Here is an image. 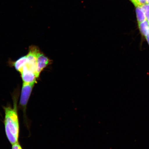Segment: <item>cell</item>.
I'll return each instance as SVG.
<instances>
[{"mask_svg": "<svg viewBox=\"0 0 149 149\" xmlns=\"http://www.w3.org/2000/svg\"><path fill=\"white\" fill-rule=\"evenodd\" d=\"M13 107L3 108L5 111L4 124L7 139L12 145L18 142L19 136V122L16 101H14Z\"/></svg>", "mask_w": 149, "mask_h": 149, "instance_id": "6da1fadb", "label": "cell"}, {"mask_svg": "<svg viewBox=\"0 0 149 149\" xmlns=\"http://www.w3.org/2000/svg\"><path fill=\"white\" fill-rule=\"evenodd\" d=\"M40 50L35 46H31L29 47V53L26 55L27 65L30 70L34 72L36 76L37 70V57Z\"/></svg>", "mask_w": 149, "mask_h": 149, "instance_id": "7a4b0ae2", "label": "cell"}, {"mask_svg": "<svg viewBox=\"0 0 149 149\" xmlns=\"http://www.w3.org/2000/svg\"><path fill=\"white\" fill-rule=\"evenodd\" d=\"M35 84L23 83L19 102L20 107L25 112L26 107Z\"/></svg>", "mask_w": 149, "mask_h": 149, "instance_id": "3957f363", "label": "cell"}, {"mask_svg": "<svg viewBox=\"0 0 149 149\" xmlns=\"http://www.w3.org/2000/svg\"><path fill=\"white\" fill-rule=\"evenodd\" d=\"M20 73L23 83L35 84L36 83L37 78L36 74L28 68L26 65L23 67Z\"/></svg>", "mask_w": 149, "mask_h": 149, "instance_id": "277c9868", "label": "cell"}, {"mask_svg": "<svg viewBox=\"0 0 149 149\" xmlns=\"http://www.w3.org/2000/svg\"><path fill=\"white\" fill-rule=\"evenodd\" d=\"M50 62L49 59L47 57L40 52H39L37 57V79L39 77L42 70L49 64Z\"/></svg>", "mask_w": 149, "mask_h": 149, "instance_id": "5b68a950", "label": "cell"}, {"mask_svg": "<svg viewBox=\"0 0 149 149\" xmlns=\"http://www.w3.org/2000/svg\"><path fill=\"white\" fill-rule=\"evenodd\" d=\"M139 29L141 36V42L145 40V37L149 33V25L147 20L138 24Z\"/></svg>", "mask_w": 149, "mask_h": 149, "instance_id": "8992f818", "label": "cell"}, {"mask_svg": "<svg viewBox=\"0 0 149 149\" xmlns=\"http://www.w3.org/2000/svg\"><path fill=\"white\" fill-rule=\"evenodd\" d=\"M26 56L20 57L17 60L11 62V64L14 66L17 71L20 72L23 67L26 64Z\"/></svg>", "mask_w": 149, "mask_h": 149, "instance_id": "52a82bcc", "label": "cell"}, {"mask_svg": "<svg viewBox=\"0 0 149 149\" xmlns=\"http://www.w3.org/2000/svg\"><path fill=\"white\" fill-rule=\"evenodd\" d=\"M136 7V13L138 24L141 23L146 20V16L141 5H137Z\"/></svg>", "mask_w": 149, "mask_h": 149, "instance_id": "ba28073f", "label": "cell"}, {"mask_svg": "<svg viewBox=\"0 0 149 149\" xmlns=\"http://www.w3.org/2000/svg\"><path fill=\"white\" fill-rule=\"evenodd\" d=\"M144 10L146 20L148 21L149 25V5L145 4L141 5Z\"/></svg>", "mask_w": 149, "mask_h": 149, "instance_id": "9c48e42d", "label": "cell"}, {"mask_svg": "<svg viewBox=\"0 0 149 149\" xmlns=\"http://www.w3.org/2000/svg\"><path fill=\"white\" fill-rule=\"evenodd\" d=\"M12 149H23L19 142L12 145Z\"/></svg>", "mask_w": 149, "mask_h": 149, "instance_id": "30bf717a", "label": "cell"}, {"mask_svg": "<svg viewBox=\"0 0 149 149\" xmlns=\"http://www.w3.org/2000/svg\"><path fill=\"white\" fill-rule=\"evenodd\" d=\"M130 1L132 2L135 7L137 5H141L139 4L138 2H137L136 0H130Z\"/></svg>", "mask_w": 149, "mask_h": 149, "instance_id": "8fae6325", "label": "cell"}, {"mask_svg": "<svg viewBox=\"0 0 149 149\" xmlns=\"http://www.w3.org/2000/svg\"><path fill=\"white\" fill-rule=\"evenodd\" d=\"M145 40H146V41L147 42H148V43L149 46V33H148V34L146 37H145Z\"/></svg>", "mask_w": 149, "mask_h": 149, "instance_id": "7c38bea8", "label": "cell"}, {"mask_svg": "<svg viewBox=\"0 0 149 149\" xmlns=\"http://www.w3.org/2000/svg\"><path fill=\"white\" fill-rule=\"evenodd\" d=\"M147 4L149 5V0H146Z\"/></svg>", "mask_w": 149, "mask_h": 149, "instance_id": "4fadbf2b", "label": "cell"}, {"mask_svg": "<svg viewBox=\"0 0 149 149\" xmlns=\"http://www.w3.org/2000/svg\"><path fill=\"white\" fill-rule=\"evenodd\" d=\"M136 1L137 2H139L138 0H136Z\"/></svg>", "mask_w": 149, "mask_h": 149, "instance_id": "5bb4252c", "label": "cell"}]
</instances>
